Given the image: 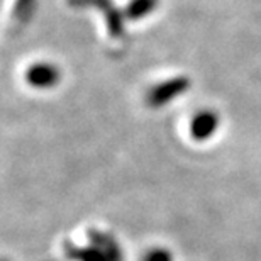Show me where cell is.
Instances as JSON below:
<instances>
[{
  "label": "cell",
  "mask_w": 261,
  "mask_h": 261,
  "mask_svg": "<svg viewBox=\"0 0 261 261\" xmlns=\"http://www.w3.org/2000/svg\"><path fill=\"white\" fill-rule=\"evenodd\" d=\"M190 87V82L187 80L184 76H178V78H171L168 82H163L160 85H156L154 88H151L148 92V97L146 100L151 107H161L165 103L171 102L173 98L180 97L187 88Z\"/></svg>",
  "instance_id": "1"
},
{
  "label": "cell",
  "mask_w": 261,
  "mask_h": 261,
  "mask_svg": "<svg viewBox=\"0 0 261 261\" xmlns=\"http://www.w3.org/2000/svg\"><path fill=\"white\" fill-rule=\"evenodd\" d=\"M70 4L75 5V7H97L103 10L111 36L112 38H124L126 31H124L122 12H119V10L114 7L111 0H70Z\"/></svg>",
  "instance_id": "2"
},
{
  "label": "cell",
  "mask_w": 261,
  "mask_h": 261,
  "mask_svg": "<svg viewBox=\"0 0 261 261\" xmlns=\"http://www.w3.org/2000/svg\"><path fill=\"white\" fill-rule=\"evenodd\" d=\"M25 80L36 88H51L58 83L60 71L49 63H36L25 73Z\"/></svg>",
  "instance_id": "3"
},
{
  "label": "cell",
  "mask_w": 261,
  "mask_h": 261,
  "mask_svg": "<svg viewBox=\"0 0 261 261\" xmlns=\"http://www.w3.org/2000/svg\"><path fill=\"white\" fill-rule=\"evenodd\" d=\"M217 127H219V117L211 111H203V112H198L197 116L192 119L190 133L194 139L205 141L216 133Z\"/></svg>",
  "instance_id": "4"
},
{
  "label": "cell",
  "mask_w": 261,
  "mask_h": 261,
  "mask_svg": "<svg viewBox=\"0 0 261 261\" xmlns=\"http://www.w3.org/2000/svg\"><path fill=\"white\" fill-rule=\"evenodd\" d=\"M90 239L93 241V244L106 254L109 261H122L121 249H119L117 243L114 241L112 238H109L98 231H90Z\"/></svg>",
  "instance_id": "5"
},
{
  "label": "cell",
  "mask_w": 261,
  "mask_h": 261,
  "mask_svg": "<svg viewBox=\"0 0 261 261\" xmlns=\"http://www.w3.org/2000/svg\"><path fill=\"white\" fill-rule=\"evenodd\" d=\"M156 5H158V0H130L124 10V15L130 20L143 19L144 15L153 12Z\"/></svg>",
  "instance_id": "6"
},
{
  "label": "cell",
  "mask_w": 261,
  "mask_h": 261,
  "mask_svg": "<svg viewBox=\"0 0 261 261\" xmlns=\"http://www.w3.org/2000/svg\"><path fill=\"white\" fill-rule=\"evenodd\" d=\"M68 256L78 261H109L107 256L103 254L97 246L93 248H75V246H66Z\"/></svg>",
  "instance_id": "7"
},
{
  "label": "cell",
  "mask_w": 261,
  "mask_h": 261,
  "mask_svg": "<svg viewBox=\"0 0 261 261\" xmlns=\"http://www.w3.org/2000/svg\"><path fill=\"white\" fill-rule=\"evenodd\" d=\"M36 0H17L14 7V15L19 20H28L29 15L33 14V7H34Z\"/></svg>",
  "instance_id": "8"
},
{
  "label": "cell",
  "mask_w": 261,
  "mask_h": 261,
  "mask_svg": "<svg viewBox=\"0 0 261 261\" xmlns=\"http://www.w3.org/2000/svg\"><path fill=\"white\" fill-rule=\"evenodd\" d=\"M143 261H173V258H171V253L168 249L158 248V249H153V251L146 253Z\"/></svg>",
  "instance_id": "9"
}]
</instances>
